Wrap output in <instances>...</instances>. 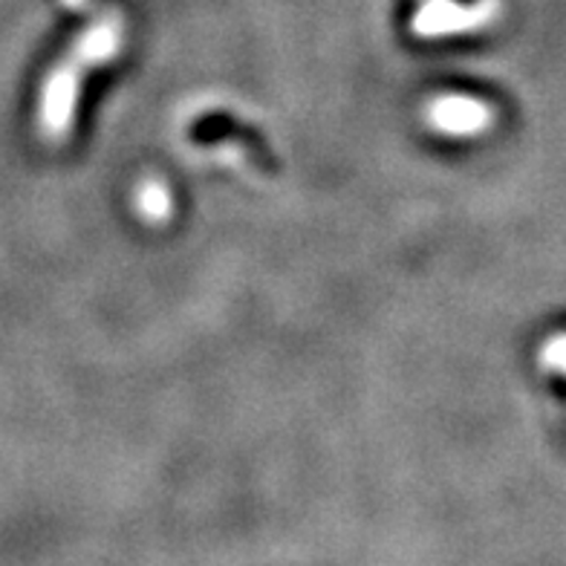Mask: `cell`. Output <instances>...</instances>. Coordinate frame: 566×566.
<instances>
[{
	"instance_id": "1",
	"label": "cell",
	"mask_w": 566,
	"mask_h": 566,
	"mask_svg": "<svg viewBox=\"0 0 566 566\" xmlns=\"http://www.w3.org/2000/svg\"><path fill=\"white\" fill-rule=\"evenodd\" d=\"M433 125L442 127L446 134H474L485 125V111L478 102L446 98L433 107Z\"/></svg>"
}]
</instances>
